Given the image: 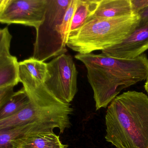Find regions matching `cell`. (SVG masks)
I'll return each mask as SVG.
<instances>
[{
	"label": "cell",
	"instance_id": "cell-12",
	"mask_svg": "<svg viewBox=\"0 0 148 148\" xmlns=\"http://www.w3.org/2000/svg\"><path fill=\"white\" fill-rule=\"evenodd\" d=\"M99 1V0H77L69 27V35L84 24L96 9Z\"/></svg>",
	"mask_w": 148,
	"mask_h": 148
},
{
	"label": "cell",
	"instance_id": "cell-6",
	"mask_svg": "<svg viewBox=\"0 0 148 148\" xmlns=\"http://www.w3.org/2000/svg\"><path fill=\"white\" fill-rule=\"evenodd\" d=\"M45 84L60 101L70 103L77 92L78 71L72 56L62 54L47 63Z\"/></svg>",
	"mask_w": 148,
	"mask_h": 148
},
{
	"label": "cell",
	"instance_id": "cell-1",
	"mask_svg": "<svg viewBox=\"0 0 148 148\" xmlns=\"http://www.w3.org/2000/svg\"><path fill=\"white\" fill-rule=\"evenodd\" d=\"M75 58L86 67L97 110L106 108L123 89L148 79V58L145 54L130 59L93 53L77 54Z\"/></svg>",
	"mask_w": 148,
	"mask_h": 148
},
{
	"label": "cell",
	"instance_id": "cell-17",
	"mask_svg": "<svg viewBox=\"0 0 148 148\" xmlns=\"http://www.w3.org/2000/svg\"><path fill=\"white\" fill-rule=\"evenodd\" d=\"M133 13L138 14L148 7V0H130Z\"/></svg>",
	"mask_w": 148,
	"mask_h": 148
},
{
	"label": "cell",
	"instance_id": "cell-19",
	"mask_svg": "<svg viewBox=\"0 0 148 148\" xmlns=\"http://www.w3.org/2000/svg\"><path fill=\"white\" fill-rule=\"evenodd\" d=\"M8 0H0V13L5 7Z\"/></svg>",
	"mask_w": 148,
	"mask_h": 148
},
{
	"label": "cell",
	"instance_id": "cell-20",
	"mask_svg": "<svg viewBox=\"0 0 148 148\" xmlns=\"http://www.w3.org/2000/svg\"><path fill=\"white\" fill-rule=\"evenodd\" d=\"M144 88L146 90L148 95V79L145 82V85H144Z\"/></svg>",
	"mask_w": 148,
	"mask_h": 148
},
{
	"label": "cell",
	"instance_id": "cell-16",
	"mask_svg": "<svg viewBox=\"0 0 148 148\" xmlns=\"http://www.w3.org/2000/svg\"><path fill=\"white\" fill-rule=\"evenodd\" d=\"M14 87L0 88V109L8 101L14 94Z\"/></svg>",
	"mask_w": 148,
	"mask_h": 148
},
{
	"label": "cell",
	"instance_id": "cell-18",
	"mask_svg": "<svg viewBox=\"0 0 148 148\" xmlns=\"http://www.w3.org/2000/svg\"><path fill=\"white\" fill-rule=\"evenodd\" d=\"M140 21L137 28L144 27L148 24V7L143 9L138 13Z\"/></svg>",
	"mask_w": 148,
	"mask_h": 148
},
{
	"label": "cell",
	"instance_id": "cell-15",
	"mask_svg": "<svg viewBox=\"0 0 148 148\" xmlns=\"http://www.w3.org/2000/svg\"><path fill=\"white\" fill-rule=\"evenodd\" d=\"M12 36L8 29L5 28L0 29V56L10 55Z\"/></svg>",
	"mask_w": 148,
	"mask_h": 148
},
{
	"label": "cell",
	"instance_id": "cell-14",
	"mask_svg": "<svg viewBox=\"0 0 148 148\" xmlns=\"http://www.w3.org/2000/svg\"><path fill=\"white\" fill-rule=\"evenodd\" d=\"M30 102V99L23 88L14 92L0 109V120L17 114L26 107Z\"/></svg>",
	"mask_w": 148,
	"mask_h": 148
},
{
	"label": "cell",
	"instance_id": "cell-9",
	"mask_svg": "<svg viewBox=\"0 0 148 148\" xmlns=\"http://www.w3.org/2000/svg\"><path fill=\"white\" fill-rule=\"evenodd\" d=\"M133 13L130 0H99L96 9L87 21L94 18H114Z\"/></svg>",
	"mask_w": 148,
	"mask_h": 148
},
{
	"label": "cell",
	"instance_id": "cell-7",
	"mask_svg": "<svg viewBox=\"0 0 148 148\" xmlns=\"http://www.w3.org/2000/svg\"><path fill=\"white\" fill-rule=\"evenodd\" d=\"M47 0H8L0 13V23L38 28L43 21Z\"/></svg>",
	"mask_w": 148,
	"mask_h": 148
},
{
	"label": "cell",
	"instance_id": "cell-13",
	"mask_svg": "<svg viewBox=\"0 0 148 148\" xmlns=\"http://www.w3.org/2000/svg\"><path fill=\"white\" fill-rule=\"evenodd\" d=\"M40 134L34 126L22 125L0 130V148H12L14 142L32 135Z\"/></svg>",
	"mask_w": 148,
	"mask_h": 148
},
{
	"label": "cell",
	"instance_id": "cell-11",
	"mask_svg": "<svg viewBox=\"0 0 148 148\" xmlns=\"http://www.w3.org/2000/svg\"><path fill=\"white\" fill-rule=\"evenodd\" d=\"M20 82L19 62L11 55L0 56V88L15 87Z\"/></svg>",
	"mask_w": 148,
	"mask_h": 148
},
{
	"label": "cell",
	"instance_id": "cell-2",
	"mask_svg": "<svg viewBox=\"0 0 148 148\" xmlns=\"http://www.w3.org/2000/svg\"><path fill=\"white\" fill-rule=\"evenodd\" d=\"M106 141L116 148H148V96L128 91L117 96L105 116Z\"/></svg>",
	"mask_w": 148,
	"mask_h": 148
},
{
	"label": "cell",
	"instance_id": "cell-4",
	"mask_svg": "<svg viewBox=\"0 0 148 148\" xmlns=\"http://www.w3.org/2000/svg\"><path fill=\"white\" fill-rule=\"evenodd\" d=\"M77 0H47L44 19L36 29L33 57L44 62L67 52L69 29Z\"/></svg>",
	"mask_w": 148,
	"mask_h": 148
},
{
	"label": "cell",
	"instance_id": "cell-3",
	"mask_svg": "<svg viewBox=\"0 0 148 148\" xmlns=\"http://www.w3.org/2000/svg\"><path fill=\"white\" fill-rule=\"evenodd\" d=\"M140 21L139 15L135 13L114 18H92L69 34L66 45L81 54L102 51L129 36L137 28Z\"/></svg>",
	"mask_w": 148,
	"mask_h": 148
},
{
	"label": "cell",
	"instance_id": "cell-8",
	"mask_svg": "<svg viewBox=\"0 0 148 148\" xmlns=\"http://www.w3.org/2000/svg\"><path fill=\"white\" fill-rule=\"evenodd\" d=\"M148 50V24L137 28L129 36L116 45L102 50L103 54L120 59H134Z\"/></svg>",
	"mask_w": 148,
	"mask_h": 148
},
{
	"label": "cell",
	"instance_id": "cell-10",
	"mask_svg": "<svg viewBox=\"0 0 148 148\" xmlns=\"http://www.w3.org/2000/svg\"><path fill=\"white\" fill-rule=\"evenodd\" d=\"M12 148H67L54 133H42L26 136L12 143Z\"/></svg>",
	"mask_w": 148,
	"mask_h": 148
},
{
	"label": "cell",
	"instance_id": "cell-5",
	"mask_svg": "<svg viewBox=\"0 0 148 148\" xmlns=\"http://www.w3.org/2000/svg\"><path fill=\"white\" fill-rule=\"evenodd\" d=\"M29 104L17 114L0 120V130L30 124L40 134L61 133L71 126L70 115L73 110L70 103L60 101L53 96L30 100Z\"/></svg>",
	"mask_w": 148,
	"mask_h": 148
}]
</instances>
